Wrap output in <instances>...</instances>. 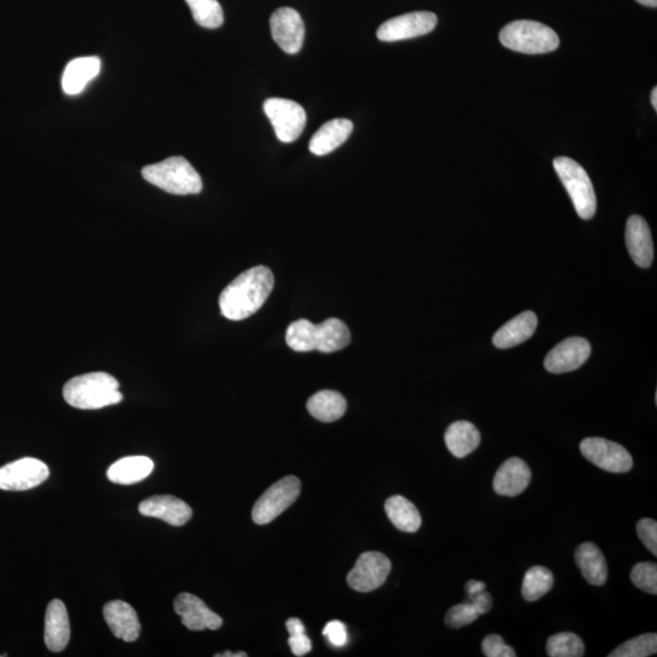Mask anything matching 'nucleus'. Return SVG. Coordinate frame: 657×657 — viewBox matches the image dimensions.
<instances>
[{
    "instance_id": "nucleus-34",
    "label": "nucleus",
    "mask_w": 657,
    "mask_h": 657,
    "mask_svg": "<svg viewBox=\"0 0 657 657\" xmlns=\"http://www.w3.org/2000/svg\"><path fill=\"white\" fill-rule=\"evenodd\" d=\"M480 614L471 603H463L453 606L446 614V625L458 630L465 626L471 625L479 619Z\"/></svg>"
},
{
    "instance_id": "nucleus-40",
    "label": "nucleus",
    "mask_w": 657,
    "mask_h": 657,
    "mask_svg": "<svg viewBox=\"0 0 657 657\" xmlns=\"http://www.w3.org/2000/svg\"><path fill=\"white\" fill-rule=\"evenodd\" d=\"M286 628H288V632L290 633V636H295V634L306 633L305 625H303L302 621L299 619L288 620V622H286Z\"/></svg>"
},
{
    "instance_id": "nucleus-11",
    "label": "nucleus",
    "mask_w": 657,
    "mask_h": 657,
    "mask_svg": "<svg viewBox=\"0 0 657 657\" xmlns=\"http://www.w3.org/2000/svg\"><path fill=\"white\" fill-rule=\"evenodd\" d=\"M437 16L429 11H415V13L397 16L384 22L379 27L376 36L383 42H398L428 35L435 30Z\"/></svg>"
},
{
    "instance_id": "nucleus-37",
    "label": "nucleus",
    "mask_w": 657,
    "mask_h": 657,
    "mask_svg": "<svg viewBox=\"0 0 657 657\" xmlns=\"http://www.w3.org/2000/svg\"><path fill=\"white\" fill-rule=\"evenodd\" d=\"M324 637H327L330 644L334 647H344L348 640V633L345 623L341 621H330L323 631Z\"/></svg>"
},
{
    "instance_id": "nucleus-16",
    "label": "nucleus",
    "mask_w": 657,
    "mask_h": 657,
    "mask_svg": "<svg viewBox=\"0 0 657 657\" xmlns=\"http://www.w3.org/2000/svg\"><path fill=\"white\" fill-rule=\"evenodd\" d=\"M139 513L146 518L164 520L171 526H183L192 519L193 510L174 496H154L139 504Z\"/></svg>"
},
{
    "instance_id": "nucleus-10",
    "label": "nucleus",
    "mask_w": 657,
    "mask_h": 657,
    "mask_svg": "<svg viewBox=\"0 0 657 657\" xmlns=\"http://www.w3.org/2000/svg\"><path fill=\"white\" fill-rule=\"evenodd\" d=\"M391 572V561L383 553L367 552L358 558L347 575V582L357 592L369 593L380 588Z\"/></svg>"
},
{
    "instance_id": "nucleus-8",
    "label": "nucleus",
    "mask_w": 657,
    "mask_h": 657,
    "mask_svg": "<svg viewBox=\"0 0 657 657\" xmlns=\"http://www.w3.org/2000/svg\"><path fill=\"white\" fill-rule=\"evenodd\" d=\"M263 109L280 142L294 143L300 138L307 123L306 111L300 104L288 99L271 98L265 101Z\"/></svg>"
},
{
    "instance_id": "nucleus-32",
    "label": "nucleus",
    "mask_w": 657,
    "mask_h": 657,
    "mask_svg": "<svg viewBox=\"0 0 657 657\" xmlns=\"http://www.w3.org/2000/svg\"><path fill=\"white\" fill-rule=\"evenodd\" d=\"M657 651V634L647 633L620 645L609 657H648L656 654Z\"/></svg>"
},
{
    "instance_id": "nucleus-13",
    "label": "nucleus",
    "mask_w": 657,
    "mask_h": 657,
    "mask_svg": "<svg viewBox=\"0 0 657 657\" xmlns=\"http://www.w3.org/2000/svg\"><path fill=\"white\" fill-rule=\"evenodd\" d=\"M271 31L275 43L285 53L297 54L302 49L305 41V24L295 9L275 10L271 18Z\"/></svg>"
},
{
    "instance_id": "nucleus-2",
    "label": "nucleus",
    "mask_w": 657,
    "mask_h": 657,
    "mask_svg": "<svg viewBox=\"0 0 657 657\" xmlns=\"http://www.w3.org/2000/svg\"><path fill=\"white\" fill-rule=\"evenodd\" d=\"M350 342V329L338 318H329L320 324L299 319L286 330V344L296 352L334 353L344 350Z\"/></svg>"
},
{
    "instance_id": "nucleus-17",
    "label": "nucleus",
    "mask_w": 657,
    "mask_h": 657,
    "mask_svg": "<svg viewBox=\"0 0 657 657\" xmlns=\"http://www.w3.org/2000/svg\"><path fill=\"white\" fill-rule=\"evenodd\" d=\"M532 473L524 460L510 458L494 475L493 488L499 496L516 497L529 487Z\"/></svg>"
},
{
    "instance_id": "nucleus-3",
    "label": "nucleus",
    "mask_w": 657,
    "mask_h": 657,
    "mask_svg": "<svg viewBox=\"0 0 657 657\" xmlns=\"http://www.w3.org/2000/svg\"><path fill=\"white\" fill-rule=\"evenodd\" d=\"M63 395L71 407L83 411L115 406L123 400L119 381L103 372L72 378L64 386Z\"/></svg>"
},
{
    "instance_id": "nucleus-23",
    "label": "nucleus",
    "mask_w": 657,
    "mask_h": 657,
    "mask_svg": "<svg viewBox=\"0 0 657 657\" xmlns=\"http://www.w3.org/2000/svg\"><path fill=\"white\" fill-rule=\"evenodd\" d=\"M101 61L97 56L78 58L66 66L63 75V91L69 95H77L86 89L88 83L99 75Z\"/></svg>"
},
{
    "instance_id": "nucleus-36",
    "label": "nucleus",
    "mask_w": 657,
    "mask_h": 657,
    "mask_svg": "<svg viewBox=\"0 0 657 657\" xmlns=\"http://www.w3.org/2000/svg\"><path fill=\"white\" fill-rule=\"evenodd\" d=\"M640 541L651 553L657 554V522L653 519H642L637 524Z\"/></svg>"
},
{
    "instance_id": "nucleus-12",
    "label": "nucleus",
    "mask_w": 657,
    "mask_h": 657,
    "mask_svg": "<svg viewBox=\"0 0 657 657\" xmlns=\"http://www.w3.org/2000/svg\"><path fill=\"white\" fill-rule=\"evenodd\" d=\"M49 477V469L41 460L22 458L0 468V490L27 491Z\"/></svg>"
},
{
    "instance_id": "nucleus-9",
    "label": "nucleus",
    "mask_w": 657,
    "mask_h": 657,
    "mask_svg": "<svg viewBox=\"0 0 657 657\" xmlns=\"http://www.w3.org/2000/svg\"><path fill=\"white\" fill-rule=\"evenodd\" d=\"M580 448L584 458L609 473L625 474L633 468L630 452L619 443L600 437H588L581 442Z\"/></svg>"
},
{
    "instance_id": "nucleus-31",
    "label": "nucleus",
    "mask_w": 657,
    "mask_h": 657,
    "mask_svg": "<svg viewBox=\"0 0 657 657\" xmlns=\"http://www.w3.org/2000/svg\"><path fill=\"white\" fill-rule=\"evenodd\" d=\"M583 640L575 633H558L548 639L547 653L550 657H581L584 655Z\"/></svg>"
},
{
    "instance_id": "nucleus-7",
    "label": "nucleus",
    "mask_w": 657,
    "mask_h": 657,
    "mask_svg": "<svg viewBox=\"0 0 657 657\" xmlns=\"http://www.w3.org/2000/svg\"><path fill=\"white\" fill-rule=\"evenodd\" d=\"M301 493V482L296 476H286L262 494L252 509L257 525H267L296 502Z\"/></svg>"
},
{
    "instance_id": "nucleus-30",
    "label": "nucleus",
    "mask_w": 657,
    "mask_h": 657,
    "mask_svg": "<svg viewBox=\"0 0 657 657\" xmlns=\"http://www.w3.org/2000/svg\"><path fill=\"white\" fill-rule=\"evenodd\" d=\"M192 10L196 24L215 30L224 22L223 9L217 0H185Z\"/></svg>"
},
{
    "instance_id": "nucleus-6",
    "label": "nucleus",
    "mask_w": 657,
    "mask_h": 657,
    "mask_svg": "<svg viewBox=\"0 0 657 657\" xmlns=\"http://www.w3.org/2000/svg\"><path fill=\"white\" fill-rule=\"evenodd\" d=\"M553 165L570 195L577 215L586 221L593 218L597 212V196L586 170L576 161L565 156L557 157Z\"/></svg>"
},
{
    "instance_id": "nucleus-44",
    "label": "nucleus",
    "mask_w": 657,
    "mask_h": 657,
    "mask_svg": "<svg viewBox=\"0 0 657 657\" xmlns=\"http://www.w3.org/2000/svg\"><path fill=\"white\" fill-rule=\"evenodd\" d=\"M651 104H653L654 109L657 110V89L654 88V91L651 92Z\"/></svg>"
},
{
    "instance_id": "nucleus-33",
    "label": "nucleus",
    "mask_w": 657,
    "mask_h": 657,
    "mask_svg": "<svg viewBox=\"0 0 657 657\" xmlns=\"http://www.w3.org/2000/svg\"><path fill=\"white\" fill-rule=\"evenodd\" d=\"M631 580L639 589L649 594L657 593V566L655 563H639L631 571Z\"/></svg>"
},
{
    "instance_id": "nucleus-15",
    "label": "nucleus",
    "mask_w": 657,
    "mask_h": 657,
    "mask_svg": "<svg viewBox=\"0 0 657 657\" xmlns=\"http://www.w3.org/2000/svg\"><path fill=\"white\" fill-rule=\"evenodd\" d=\"M174 611L190 631H216L223 625L222 617L213 612L202 600L190 593L179 594L174 600Z\"/></svg>"
},
{
    "instance_id": "nucleus-35",
    "label": "nucleus",
    "mask_w": 657,
    "mask_h": 657,
    "mask_svg": "<svg viewBox=\"0 0 657 657\" xmlns=\"http://www.w3.org/2000/svg\"><path fill=\"white\" fill-rule=\"evenodd\" d=\"M482 651L487 657H515V650L505 644L498 634H490L482 642Z\"/></svg>"
},
{
    "instance_id": "nucleus-29",
    "label": "nucleus",
    "mask_w": 657,
    "mask_h": 657,
    "mask_svg": "<svg viewBox=\"0 0 657 657\" xmlns=\"http://www.w3.org/2000/svg\"><path fill=\"white\" fill-rule=\"evenodd\" d=\"M554 586V576L552 571L543 566H533L526 572L524 582H522V597L526 602H536L548 592L552 591Z\"/></svg>"
},
{
    "instance_id": "nucleus-1",
    "label": "nucleus",
    "mask_w": 657,
    "mask_h": 657,
    "mask_svg": "<svg viewBox=\"0 0 657 657\" xmlns=\"http://www.w3.org/2000/svg\"><path fill=\"white\" fill-rule=\"evenodd\" d=\"M274 288L271 269L258 266L235 278L219 296V308L229 320H244L261 310Z\"/></svg>"
},
{
    "instance_id": "nucleus-20",
    "label": "nucleus",
    "mask_w": 657,
    "mask_h": 657,
    "mask_svg": "<svg viewBox=\"0 0 657 657\" xmlns=\"http://www.w3.org/2000/svg\"><path fill=\"white\" fill-rule=\"evenodd\" d=\"M71 628L69 614L61 600L54 599L48 605L44 642L53 653H61L70 642Z\"/></svg>"
},
{
    "instance_id": "nucleus-14",
    "label": "nucleus",
    "mask_w": 657,
    "mask_h": 657,
    "mask_svg": "<svg viewBox=\"0 0 657 657\" xmlns=\"http://www.w3.org/2000/svg\"><path fill=\"white\" fill-rule=\"evenodd\" d=\"M591 351V344L586 339L578 336L565 339L548 353L544 367L553 374L574 372L588 361Z\"/></svg>"
},
{
    "instance_id": "nucleus-39",
    "label": "nucleus",
    "mask_w": 657,
    "mask_h": 657,
    "mask_svg": "<svg viewBox=\"0 0 657 657\" xmlns=\"http://www.w3.org/2000/svg\"><path fill=\"white\" fill-rule=\"evenodd\" d=\"M469 603L473 604L474 608L481 615H486L487 612H490L493 605V599L490 593L486 591L480 592L474 595H470Z\"/></svg>"
},
{
    "instance_id": "nucleus-18",
    "label": "nucleus",
    "mask_w": 657,
    "mask_h": 657,
    "mask_svg": "<svg viewBox=\"0 0 657 657\" xmlns=\"http://www.w3.org/2000/svg\"><path fill=\"white\" fill-rule=\"evenodd\" d=\"M626 245L634 263L649 268L654 261V244L647 221L640 216L628 218Z\"/></svg>"
},
{
    "instance_id": "nucleus-38",
    "label": "nucleus",
    "mask_w": 657,
    "mask_h": 657,
    "mask_svg": "<svg viewBox=\"0 0 657 657\" xmlns=\"http://www.w3.org/2000/svg\"><path fill=\"white\" fill-rule=\"evenodd\" d=\"M289 645L295 656H305L312 650L311 639L306 636V633L290 636Z\"/></svg>"
},
{
    "instance_id": "nucleus-41",
    "label": "nucleus",
    "mask_w": 657,
    "mask_h": 657,
    "mask_svg": "<svg viewBox=\"0 0 657 657\" xmlns=\"http://www.w3.org/2000/svg\"><path fill=\"white\" fill-rule=\"evenodd\" d=\"M465 591L466 593H468V597H470V595L484 592L486 591V583L481 581L471 580L468 583H466Z\"/></svg>"
},
{
    "instance_id": "nucleus-25",
    "label": "nucleus",
    "mask_w": 657,
    "mask_h": 657,
    "mask_svg": "<svg viewBox=\"0 0 657 657\" xmlns=\"http://www.w3.org/2000/svg\"><path fill=\"white\" fill-rule=\"evenodd\" d=\"M154 471V462L148 457L136 456L117 460L108 470V479L117 485H134Z\"/></svg>"
},
{
    "instance_id": "nucleus-24",
    "label": "nucleus",
    "mask_w": 657,
    "mask_h": 657,
    "mask_svg": "<svg viewBox=\"0 0 657 657\" xmlns=\"http://www.w3.org/2000/svg\"><path fill=\"white\" fill-rule=\"evenodd\" d=\"M575 560L584 580L592 586H604L608 580V565L602 550L594 543H582L576 549Z\"/></svg>"
},
{
    "instance_id": "nucleus-26",
    "label": "nucleus",
    "mask_w": 657,
    "mask_h": 657,
    "mask_svg": "<svg viewBox=\"0 0 657 657\" xmlns=\"http://www.w3.org/2000/svg\"><path fill=\"white\" fill-rule=\"evenodd\" d=\"M448 451L456 458H465L480 446L481 434L474 424L460 420L448 426L445 435Z\"/></svg>"
},
{
    "instance_id": "nucleus-43",
    "label": "nucleus",
    "mask_w": 657,
    "mask_h": 657,
    "mask_svg": "<svg viewBox=\"0 0 657 657\" xmlns=\"http://www.w3.org/2000/svg\"><path fill=\"white\" fill-rule=\"evenodd\" d=\"M215 656L216 657H245L247 655L245 653L233 654V653H230V651H227V653L217 654Z\"/></svg>"
},
{
    "instance_id": "nucleus-27",
    "label": "nucleus",
    "mask_w": 657,
    "mask_h": 657,
    "mask_svg": "<svg viewBox=\"0 0 657 657\" xmlns=\"http://www.w3.org/2000/svg\"><path fill=\"white\" fill-rule=\"evenodd\" d=\"M308 412L323 423H334L344 417L347 409L345 397L341 393L323 390L313 395L307 402Z\"/></svg>"
},
{
    "instance_id": "nucleus-19",
    "label": "nucleus",
    "mask_w": 657,
    "mask_h": 657,
    "mask_svg": "<svg viewBox=\"0 0 657 657\" xmlns=\"http://www.w3.org/2000/svg\"><path fill=\"white\" fill-rule=\"evenodd\" d=\"M103 612L105 621L116 638L128 643L136 642L142 626L136 610L131 605L122 600H114L104 606Z\"/></svg>"
},
{
    "instance_id": "nucleus-22",
    "label": "nucleus",
    "mask_w": 657,
    "mask_h": 657,
    "mask_svg": "<svg viewBox=\"0 0 657 657\" xmlns=\"http://www.w3.org/2000/svg\"><path fill=\"white\" fill-rule=\"evenodd\" d=\"M352 131L353 123L345 119H336L324 123L311 139V153L317 156L333 153L335 149H338L350 138Z\"/></svg>"
},
{
    "instance_id": "nucleus-42",
    "label": "nucleus",
    "mask_w": 657,
    "mask_h": 657,
    "mask_svg": "<svg viewBox=\"0 0 657 657\" xmlns=\"http://www.w3.org/2000/svg\"><path fill=\"white\" fill-rule=\"evenodd\" d=\"M639 4L645 5V7L656 8L657 0H637Z\"/></svg>"
},
{
    "instance_id": "nucleus-28",
    "label": "nucleus",
    "mask_w": 657,
    "mask_h": 657,
    "mask_svg": "<svg viewBox=\"0 0 657 657\" xmlns=\"http://www.w3.org/2000/svg\"><path fill=\"white\" fill-rule=\"evenodd\" d=\"M385 511L396 529L407 533L419 531L421 526L419 510L407 498L402 496L390 497L385 503Z\"/></svg>"
},
{
    "instance_id": "nucleus-4",
    "label": "nucleus",
    "mask_w": 657,
    "mask_h": 657,
    "mask_svg": "<svg viewBox=\"0 0 657 657\" xmlns=\"http://www.w3.org/2000/svg\"><path fill=\"white\" fill-rule=\"evenodd\" d=\"M142 174L146 182L173 195L199 194L202 190L200 174L181 156L145 167Z\"/></svg>"
},
{
    "instance_id": "nucleus-21",
    "label": "nucleus",
    "mask_w": 657,
    "mask_h": 657,
    "mask_svg": "<svg viewBox=\"0 0 657 657\" xmlns=\"http://www.w3.org/2000/svg\"><path fill=\"white\" fill-rule=\"evenodd\" d=\"M538 319L532 311L519 314L493 335V345L501 350L518 346L532 338L537 329Z\"/></svg>"
},
{
    "instance_id": "nucleus-5",
    "label": "nucleus",
    "mask_w": 657,
    "mask_h": 657,
    "mask_svg": "<svg viewBox=\"0 0 657 657\" xmlns=\"http://www.w3.org/2000/svg\"><path fill=\"white\" fill-rule=\"evenodd\" d=\"M505 48L522 54H546L559 48L560 39L541 22L520 20L505 26L499 35Z\"/></svg>"
}]
</instances>
